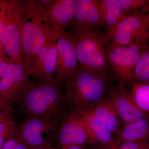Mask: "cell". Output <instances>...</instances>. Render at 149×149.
Instances as JSON below:
<instances>
[{
  "mask_svg": "<svg viewBox=\"0 0 149 149\" xmlns=\"http://www.w3.org/2000/svg\"><path fill=\"white\" fill-rule=\"evenodd\" d=\"M16 105L24 117H50L61 120L66 116L63 84L58 82L29 81Z\"/></svg>",
  "mask_w": 149,
  "mask_h": 149,
  "instance_id": "1",
  "label": "cell"
},
{
  "mask_svg": "<svg viewBox=\"0 0 149 149\" xmlns=\"http://www.w3.org/2000/svg\"><path fill=\"white\" fill-rule=\"evenodd\" d=\"M63 86L67 104L77 111L91 109L107 97L112 87L107 73L96 74L78 65Z\"/></svg>",
  "mask_w": 149,
  "mask_h": 149,
  "instance_id": "2",
  "label": "cell"
},
{
  "mask_svg": "<svg viewBox=\"0 0 149 149\" xmlns=\"http://www.w3.org/2000/svg\"><path fill=\"white\" fill-rule=\"evenodd\" d=\"M35 3L32 1L28 3L22 32V61L31 70L39 51L47 43L56 39L59 33L49 24L45 9Z\"/></svg>",
  "mask_w": 149,
  "mask_h": 149,
  "instance_id": "3",
  "label": "cell"
},
{
  "mask_svg": "<svg viewBox=\"0 0 149 149\" xmlns=\"http://www.w3.org/2000/svg\"><path fill=\"white\" fill-rule=\"evenodd\" d=\"M70 32L75 41L78 66L96 74L107 73L109 61L104 33L97 29Z\"/></svg>",
  "mask_w": 149,
  "mask_h": 149,
  "instance_id": "4",
  "label": "cell"
},
{
  "mask_svg": "<svg viewBox=\"0 0 149 149\" xmlns=\"http://www.w3.org/2000/svg\"><path fill=\"white\" fill-rule=\"evenodd\" d=\"M28 4V2L7 1L6 26L1 46L10 62L23 63L22 32Z\"/></svg>",
  "mask_w": 149,
  "mask_h": 149,
  "instance_id": "5",
  "label": "cell"
},
{
  "mask_svg": "<svg viewBox=\"0 0 149 149\" xmlns=\"http://www.w3.org/2000/svg\"><path fill=\"white\" fill-rule=\"evenodd\" d=\"M107 43L135 46L141 50L149 45V23L147 14L125 17L109 33L104 32Z\"/></svg>",
  "mask_w": 149,
  "mask_h": 149,
  "instance_id": "6",
  "label": "cell"
},
{
  "mask_svg": "<svg viewBox=\"0 0 149 149\" xmlns=\"http://www.w3.org/2000/svg\"><path fill=\"white\" fill-rule=\"evenodd\" d=\"M61 121L53 118L26 116L17 125L15 134L28 147L51 145Z\"/></svg>",
  "mask_w": 149,
  "mask_h": 149,
  "instance_id": "7",
  "label": "cell"
},
{
  "mask_svg": "<svg viewBox=\"0 0 149 149\" xmlns=\"http://www.w3.org/2000/svg\"><path fill=\"white\" fill-rule=\"evenodd\" d=\"M106 49L109 64L115 79L120 85L132 86L136 82L134 71L141 50L135 46L111 42L107 43Z\"/></svg>",
  "mask_w": 149,
  "mask_h": 149,
  "instance_id": "8",
  "label": "cell"
},
{
  "mask_svg": "<svg viewBox=\"0 0 149 149\" xmlns=\"http://www.w3.org/2000/svg\"><path fill=\"white\" fill-rule=\"evenodd\" d=\"M32 70L24 63L10 62L0 80V107H14L29 82Z\"/></svg>",
  "mask_w": 149,
  "mask_h": 149,
  "instance_id": "9",
  "label": "cell"
},
{
  "mask_svg": "<svg viewBox=\"0 0 149 149\" xmlns=\"http://www.w3.org/2000/svg\"><path fill=\"white\" fill-rule=\"evenodd\" d=\"M54 142L58 147L90 144L85 120L80 112L71 109L62 119Z\"/></svg>",
  "mask_w": 149,
  "mask_h": 149,
  "instance_id": "10",
  "label": "cell"
},
{
  "mask_svg": "<svg viewBox=\"0 0 149 149\" xmlns=\"http://www.w3.org/2000/svg\"><path fill=\"white\" fill-rule=\"evenodd\" d=\"M56 45L57 58L55 80L63 84L72 77L78 66L76 45L72 33L65 30L59 32Z\"/></svg>",
  "mask_w": 149,
  "mask_h": 149,
  "instance_id": "11",
  "label": "cell"
},
{
  "mask_svg": "<svg viewBox=\"0 0 149 149\" xmlns=\"http://www.w3.org/2000/svg\"><path fill=\"white\" fill-rule=\"evenodd\" d=\"M124 125L149 117L136 105L130 92L124 86L112 87L107 95Z\"/></svg>",
  "mask_w": 149,
  "mask_h": 149,
  "instance_id": "12",
  "label": "cell"
},
{
  "mask_svg": "<svg viewBox=\"0 0 149 149\" xmlns=\"http://www.w3.org/2000/svg\"><path fill=\"white\" fill-rule=\"evenodd\" d=\"M56 39L47 43L35 57L31 75H34L37 82L55 81L57 58Z\"/></svg>",
  "mask_w": 149,
  "mask_h": 149,
  "instance_id": "13",
  "label": "cell"
},
{
  "mask_svg": "<svg viewBox=\"0 0 149 149\" xmlns=\"http://www.w3.org/2000/svg\"><path fill=\"white\" fill-rule=\"evenodd\" d=\"M97 0H77L71 31L104 28L99 16Z\"/></svg>",
  "mask_w": 149,
  "mask_h": 149,
  "instance_id": "14",
  "label": "cell"
},
{
  "mask_svg": "<svg viewBox=\"0 0 149 149\" xmlns=\"http://www.w3.org/2000/svg\"><path fill=\"white\" fill-rule=\"evenodd\" d=\"M77 0L53 1L45 8L46 18L51 27L60 32L69 26L74 17Z\"/></svg>",
  "mask_w": 149,
  "mask_h": 149,
  "instance_id": "15",
  "label": "cell"
},
{
  "mask_svg": "<svg viewBox=\"0 0 149 149\" xmlns=\"http://www.w3.org/2000/svg\"><path fill=\"white\" fill-rule=\"evenodd\" d=\"M78 111L85 120L90 141L89 145L109 146L116 143L112 133L91 111Z\"/></svg>",
  "mask_w": 149,
  "mask_h": 149,
  "instance_id": "16",
  "label": "cell"
},
{
  "mask_svg": "<svg viewBox=\"0 0 149 149\" xmlns=\"http://www.w3.org/2000/svg\"><path fill=\"white\" fill-rule=\"evenodd\" d=\"M99 16L105 33L112 31L125 18L119 0H100L97 4Z\"/></svg>",
  "mask_w": 149,
  "mask_h": 149,
  "instance_id": "17",
  "label": "cell"
},
{
  "mask_svg": "<svg viewBox=\"0 0 149 149\" xmlns=\"http://www.w3.org/2000/svg\"><path fill=\"white\" fill-rule=\"evenodd\" d=\"M88 110L91 111L110 130L114 140L120 132L122 123L116 110L107 96Z\"/></svg>",
  "mask_w": 149,
  "mask_h": 149,
  "instance_id": "18",
  "label": "cell"
},
{
  "mask_svg": "<svg viewBox=\"0 0 149 149\" xmlns=\"http://www.w3.org/2000/svg\"><path fill=\"white\" fill-rule=\"evenodd\" d=\"M149 139V117L123 125L114 139L116 143L137 142Z\"/></svg>",
  "mask_w": 149,
  "mask_h": 149,
  "instance_id": "19",
  "label": "cell"
},
{
  "mask_svg": "<svg viewBox=\"0 0 149 149\" xmlns=\"http://www.w3.org/2000/svg\"><path fill=\"white\" fill-rule=\"evenodd\" d=\"M130 93L139 109L149 116V83L135 82Z\"/></svg>",
  "mask_w": 149,
  "mask_h": 149,
  "instance_id": "20",
  "label": "cell"
},
{
  "mask_svg": "<svg viewBox=\"0 0 149 149\" xmlns=\"http://www.w3.org/2000/svg\"><path fill=\"white\" fill-rule=\"evenodd\" d=\"M125 17L135 14H147L149 0H119Z\"/></svg>",
  "mask_w": 149,
  "mask_h": 149,
  "instance_id": "21",
  "label": "cell"
},
{
  "mask_svg": "<svg viewBox=\"0 0 149 149\" xmlns=\"http://www.w3.org/2000/svg\"><path fill=\"white\" fill-rule=\"evenodd\" d=\"M134 75L136 82L149 83V45L141 51Z\"/></svg>",
  "mask_w": 149,
  "mask_h": 149,
  "instance_id": "22",
  "label": "cell"
},
{
  "mask_svg": "<svg viewBox=\"0 0 149 149\" xmlns=\"http://www.w3.org/2000/svg\"><path fill=\"white\" fill-rule=\"evenodd\" d=\"M110 146L112 149H149V139L137 142L116 143Z\"/></svg>",
  "mask_w": 149,
  "mask_h": 149,
  "instance_id": "23",
  "label": "cell"
},
{
  "mask_svg": "<svg viewBox=\"0 0 149 149\" xmlns=\"http://www.w3.org/2000/svg\"><path fill=\"white\" fill-rule=\"evenodd\" d=\"M15 118L0 123V137L14 136L16 130Z\"/></svg>",
  "mask_w": 149,
  "mask_h": 149,
  "instance_id": "24",
  "label": "cell"
},
{
  "mask_svg": "<svg viewBox=\"0 0 149 149\" xmlns=\"http://www.w3.org/2000/svg\"><path fill=\"white\" fill-rule=\"evenodd\" d=\"M7 1H0V44H1L6 26Z\"/></svg>",
  "mask_w": 149,
  "mask_h": 149,
  "instance_id": "25",
  "label": "cell"
},
{
  "mask_svg": "<svg viewBox=\"0 0 149 149\" xmlns=\"http://www.w3.org/2000/svg\"><path fill=\"white\" fill-rule=\"evenodd\" d=\"M28 147L16 134L11 138L2 149H28Z\"/></svg>",
  "mask_w": 149,
  "mask_h": 149,
  "instance_id": "26",
  "label": "cell"
},
{
  "mask_svg": "<svg viewBox=\"0 0 149 149\" xmlns=\"http://www.w3.org/2000/svg\"><path fill=\"white\" fill-rule=\"evenodd\" d=\"M15 118V114L13 107H0V123L6 122Z\"/></svg>",
  "mask_w": 149,
  "mask_h": 149,
  "instance_id": "27",
  "label": "cell"
},
{
  "mask_svg": "<svg viewBox=\"0 0 149 149\" xmlns=\"http://www.w3.org/2000/svg\"><path fill=\"white\" fill-rule=\"evenodd\" d=\"M28 149H61V148L59 147L54 146L53 144H51V145L29 147Z\"/></svg>",
  "mask_w": 149,
  "mask_h": 149,
  "instance_id": "28",
  "label": "cell"
},
{
  "mask_svg": "<svg viewBox=\"0 0 149 149\" xmlns=\"http://www.w3.org/2000/svg\"><path fill=\"white\" fill-rule=\"evenodd\" d=\"M90 146L85 147V149H112L111 147L109 146H103L100 145H89Z\"/></svg>",
  "mask_w": 149,
  "mask_h": 149,
  "instance_id": "29",
  "label": "cell"
},
{
  "mask_svg": "<svg viewBox=\"0 0 149 149\" xmlns=\"http://www.w3.org/2000/svg\"><path fill=\"white\" fill-rule=\"evenodd\" d=\"M13 136H7L0 137V149H2L6 143Z\"/></svg>",
  "mask_w": 149,
  "mask_h": 149,
  "instance_id": "30",
  "label": "cell"
},
{
  "mask_svg": "<svg viewBox=\"0 0 149 149\" xmlns=\"http://www.w3.org/2000/svg\"><path fill=\"white\" fill-rule=\"evenodd\" d=\"M59 148L61 149H85V146H65Z\"/></svg>",
  "mask_w": 149,
  "mask_h": 149,
  "instance_id": "31",
  "label": "cell"
},
{
  "mask_svg": "<svg viewBox=\"0 0 149 149\" xmlns=\"http://www.w3.org/2000/svg\"><path fill=\"white\" fill-rule=\"evenodd\" d=\"M8 57L2 47L1 44H0V63L6 58Z\"/></svg>",
  "mask_w": 149,
  "mask_h": 149,
  "instance_id": "32",
  "label": "cell"
},
{
  "mask_svg": "<svg viewBox=\"0 0 149 149\" xmlns=\"http://www.w3.org/2000/svg\"><path fill=\"white\" fill-rule=\"evenodd\" d=\"M147 15H148V19L149 23V11L148 13H147Z\"/></svg>",
  "mask_w": 149,
  "mask_h": 149,
  "instance_id": "33",
  "label": "cell"
}]
</instances>
